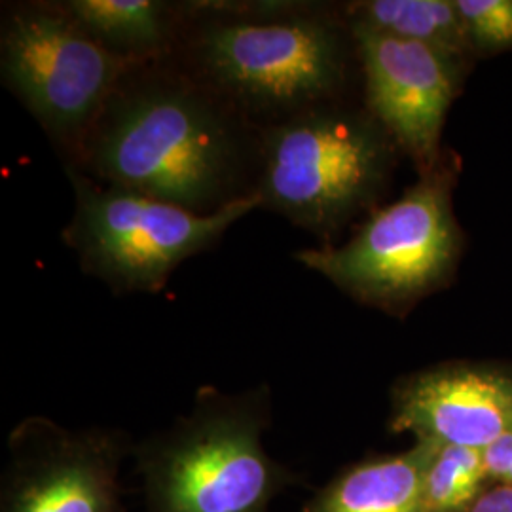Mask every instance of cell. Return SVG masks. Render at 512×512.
<instances>
[{
	"instance_id": "2e32d148",
	"label": "cell",
	"mask_w": 512,
	"mask_h": 512,
	"mask_svg": "<svg viewBox=\"0 0 512 512\" xmlns=\"http://www.w3.org/2000/svg\"><path fill=\"white\" fill-rule=\"evenodd\" d=\"M488 478L512 486V431L482 450Z\"/></svg>"
},
{
	"instance_id": "7c38bea8",
	"label": "cell",
	"mask_w": 512,
	"mask_h": 512,
	"mask_svg": "<svg viewBox=\"0 0 512 512\" xmlns=\"http://www.w3.org/2000/svg\"><path fill=\"white\" fill-rule=\"evenodd\" d=\"M103 48L137 63L171 57L183 25V2L59 0Z\"/></svg>"
},
{
	"instance_id": "ba28073f",
	"label": "cell",
	"mask_w": 512,
	"mask_h": 512,
	"mask_svg": "<svg viewBox=\"0 0 512 512\" xmlns=\"http://www.w3.org/2000/svg\"><path fill=\"white\" fill-rule=\"evenodd\" d=\"M133 450L124 429L27 416L6 442L0 512H126L120 475Z\"/></svg>"
},
{
	"instance_id": "30bf717a",
	"label": "cell",
	"mask_w": 512,
	"mask_h": 512,
	"mask_svg": "<svg viewBox=\"0 0 512 512\" xmlns=\"http://www.w3.org/2000/svg\"><path fill=\"white\" fill-rule=\"evenodd\" d=\"M389 427L416 440L484 450L512 431V370L444 365L393 389Z\"/></svg>"
},
{
	"instance_id": "7a4b0ae2",
	"label": "cell",
	"mask_w": 512,
	"mask_h": 512,
	"mask_svg": "<svg viewBox=\"0 0 512 512\" xmlns=\"http://www.w3.org/2000/svg\"><path fill=\"white\" fill-rule=\"evenodd\" d=\"M171 57L256 129L340 101L357 63L344 10L311 2H183Z\"/></svg>"
},
{
	"instance_id": "9a60e30c",
	"label": "cell",
	"mask_w": 512,
	"mask_h": 512,
	"mask_svg": "<svg viewBox=\"0 0 512 512\" xmlns=\"http://www.w3.org/2000/svg\"><path fill=\"white\" fill-rule=\"evenodd\" d=\"M475 54L512 48V0H456Z\"/></svg>"
},
{
	"instance_id": "3957f363",
	"label": "cell",
	"mask_w": 512,
	"mask_h": 512,
	"mask_svg": "<svg viewBox=\"0 0 512 512\" xmlns=\"http://www.w3.org/2000/svg\"><path fill=\"white\" fill-rule=\"evenodd\" d=\"M270 425L268 385L239 393L202 385L188 412L135 442L143 512H270L300 482L266 450Z\"/></svg>"
},
{
	"instance_id": "5bb4252c",
	"label": "cell",
	"mask_w": 512,
	"mask_h": 512,
	"mask_svg": "<svg viewBox=\"0 0 512 512\" xmlns=\"http://www.w3.org/2000/svg\"><path fill=\"white\" fill-rule=\"evenodd\" d=\"M488 478L482 450L437 444L425 475V512H465Z\"/></svg>"
},
{
	"instance_id": "8fae6325",
	"label": "cell",
	"mask_w": 512,
	"mask_h": 512,
	"mask_svg": "<svg viewBox=\"0 0 512 512\" xmlns=\"http://www.w3.org/2000/svg\"><path fill=\"white\" fill-rule=\"evenodd\" d=\"M435 450V442L416 440L404 454L363 461L313 495L302 512H425V475Z\"/></svg>"
},
{
	"instance_id": "e0dca14e",
	"label": "cell",
	"mask_w": 512,
	"mask_h": 512,
	"mask_svg": "<svg viewBox=\"0 0 512 512\" xmlns=\"http://www.w3.org/2000/svg\"><path fill=\"white\" fill-rule=\"evenodd\" d=\"M465 512H512V486L497 484L492 490L478 495Z\"/></svg>"
},
{
	"instance_id": "4fadbf2b",
	"label": "cell",
	"mask_w": 512,
	"mask_h": 512,
	"mask_svg": "<svg viewBox=\"0 0 512 512\" xmlns=\"http://www.w3.org/2000/svg\"><path fill=\"white\" fill-rule=\"evenodd\" d=\"M349 23L420 42L467 67L475 55L467 27L452 0H365L344 8Z\"/></svg>"
},
{
	"instance_id": "277c9868",
	"label": "cell",
	"mask_w": 512,
	"mask_h": 512,
	"mask_svg": "<svg viewBox=\"0 0 512 512\" xmlns=\"http://www.w3.org/2000/svg\"><path fill=\"white\" fill-rule=\"evenodd\" d=\"M260 131V209L332 245L384 198L401 152L366 110L332 101Z\"/></svg>"
},
{
	"instance_id": "9c48e42d",
	"label": "cell",
	"mask_w": 512,
	"mask_h": 512,
	"mask_svg": "<svg viewBox=\"0 0 512 512\" xmlns=\"http://www.w3.org/2000/svg\"><path fill=\"white\" fill-rule=\"evenodd\" d=\"M349 23V21H348ZM365 82V107L418 173L444 158L440 137L463 67L435 48L349 23Z\"/></svg>"
},
{
	"instance_id": "6da1fadb",
	"label": "cell",
	"mask_w": 512,
	"mask_h": 512,
	"mask_svg": "<svg viewBox=\"0 0 512 512\" xmlns=\"http://www.w3.org/2000/svg\"><path fill=\"white\" fill-rule=\"evenodd\" d=\"M67 167L211 215L255 196L260 131L165 57L122 76Z\"/></svg>"
},
{
	"instance_id": "5b68a950",
	"label": "cell",
	"mask_w": 512,
	"mask_h": 512,
	"mask_svg": "<svg viewBox=\"0 0 512 512\" xmlns=\"http://www.w3.org/2000/svg\"><path fill=\"white\" fill-rule=\"evenodd\" d=\"M454 162L442 158L397 202L374 209L344 245L296 251L294 258L353 300L406 315L444 287L458 266Z\"/></svg>"
},
{
	"instance_id": "52a82bcc",
	"label": "cell",
	"mask_w": 512,
	"mask_h": 512,
	"mask_svg": "<svg viewBox=\"0 0 512 512\" xmlns=\"http://www.w3.org/2000/svg\"><path fill=\"white\" fill-rule=\"evenodd\" d=\"M74 21L61 2H10L0 19V76L71 164L131 67Z\"/></svg>"
},
{
	"instance_id": "8992f818",
	"label": "cell",
	"mask_w": 512,
	"mask_h": 512,
	"mask_svg": "<svg viewBox=\"0 0 512 512\" xmlns=\"http://www.w3.org/2000/svg\"><path fill=\"white\" fill-rule=\"evenodd\" d=\"M74 190L73 217L61 232L84 274L112 293H160L192 256L213 249L245 215L260 209L258 196L200 215L145 194L97 183L67 167Z\"/></svg>"
}]
</instances>
